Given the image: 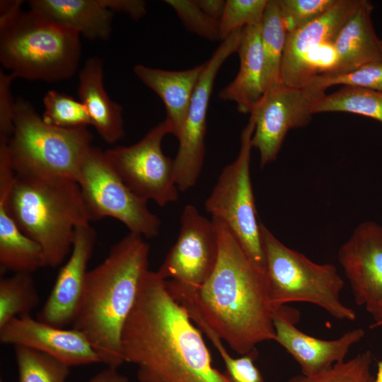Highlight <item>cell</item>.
Returning a JSON list of instances; mask_svg holds the SVG:
<instances>
[{"label":"cell","mask_w":382,"mask_h":382,"mask_svg":"<svg viewBox=\"0 0 382 382\" xmlns=\"http://www.w3.org/2000/svg\"><path fill=\"white\" fill-rule=\"evenodd\" d=\"M219 254L216 266L197 288L166 280L172 296L198 327H206L236 353L245 354L259 343L275 340L273 312L265 272L250 258L230 229L212 218Z\"/></svg>","instance_id":"6da1fadb"},{"label":"cell","mask_w":382,"mask_h":382,"mask_svg":"<svg viewBox=\"0 0 382 382\" xmlns=\"http://www.w3.org/2000/svg\"><path fill=\"white\" fill-rule=\"evenodd\" d=\"M192 322L166 280L148 270L120 339L124 363L137 366L139 382H228Z\"/></svg>","instance_id":"7a4b0ae2"},{"label":"cell","mask_w":382,"mask_h":382,"mask_svg":"<svg viewBox=\"0 0 382 382\" xmlns=\"http://www.w3.org/2000/svg\"><path fill=\"white\" fill-rule=\"evenodd\" d=\"M149 254L143 236L129 232L100 265L88 271L73 328L86 337L108 367L117 369L124 363L121 334L149 270Z\"/></svg>","instance_id":"3957f363"},{"label":"cell","mask_w":382,"mask_h":382,"mask_svg":"<svg viewBox=\"0 0 382 382\" xmlns=\"http://www.w3.org/2000/svg\"><path fill=\"white\" fill-rule=\"evenodd\" d=\"M0 202L20 229L40 246L44 267L62 263L71 253L76 228L90 222L80 187L69 179L2 175Z\"/></svg>","instance_id":"277c9868"},{"label":"cell","mask_w":382,"mask_h":382,"mask_svg":"<svg viewBox=\"0 0 382 382\" xmlns=\"http://www.w3.org/2000/svg\"><path fill=\"white\" fill-rule=\"evenodd\" d=\"M80 33L40 12L21 8L0 16V61L16 77L57 82L76 72Z\"/></svg>","instance_id":"5b68a950"},{"label":"cell","mask_w":382,"mask_h":382,"mask_svg":"<svg viewBox=\"0 0 382 382\" xmlns=\"http://www.w3.org/2000/svg\"><path fill=\"white\" fill-rule=\"evenodd\" d=\"M270 303L275 309L292 302L319 306L338 320L353 321L354 310L340 298L344 280L332 264H318L282 243L260 225Z\"/></svg>","instance_id":"8992f818"},{"label":"cell","mask_w":382,"mask_h":382,"mask_svg":"<svg viewBox=\"0 0 382 382\" xmlns=\"http://www.w3.org/2000/svg\"><path fill=\"white\" fill-rule=\"evenodd\" d=\"M91 141L92 134L86 127L64 129L50 125L25 99L15 102L13 130L8 139L15 173L77 183Z\"/></svg>","instance_id":"52a82bcc"},{"label":"cell","mask_w":382,"mask_h":382,"mask_svg":"<svg viewBox=\"0 0 382 382\" xmlns=\"http://www.w3.org/2000/svg\"><path fill=\"white\" fill-rule=\"evenodd\" d=\"M255 122L250 117L241 134L236 158L221 170L205 210L233 233L252 261L263 272L265 253L250 178V164Z\"/></svg>","instance_id":"ba28073f"},{"label":"cell","mask_w":382,"mask_h":382,"mask_svg":"<svg viewBox=\"0 0 382 382\" xmlns=\"http://www.w3.org/2000/svg\"><path fill=\"white\" fill-rule=\"evenodd\" d=\"M77 183L90 221L109 216L122 222L130 233L146 238L158 234L161 220L123 182L103 151L91 146Z\"/></svg>","instance_id":"9c48e42d"},{"label":"cell","mask_w":382,"mask_h":382,"mask_svg":"<svg viewBox=\"0 0 382 382\" xmlns=\"http://www.w3.org/2000/svg\"><path fill=\"white\" fill-rule=\"evenodd\" d=\"M168 134L170 127L163 120L136 144L104 151L114 170L136 195L161 207L178 199L173 160L162 150L163 139Z\"/></svg>","instance_id":"30bf717a"},{"label":"cell","mask_w":382,"mask_h":382,"mask_svg":"<svg viewBox=\"0 0 382 382\" xmlns=\"http://www.w3.org/2000/svg\"><path fill=\"white\" fill-rule=\"evenodd\" d=\"M242 31L243 29L238 30L222 40L204 63L178 138V149L173 159L175 180L179 191L185 192L192 187L201 173L205 154L207 110L214 81L224 62L238 51Z\"/></svg>","instance_id":"8fae6325"},{"label":"cell","mask_w":382,"mask_h":382,"mask_svg":"<svg viewBox=\"0 0 382 382\" xmlns=\"http://www.w3.org/2000/svg\"><path fill=\"white\" fill-rule=\"evenodd\" d=\"M325 93L307 86L283 84L264 93L250 112L255 122L251 142L259 151L261 168L277 158L290 129L305 127L311 122L313 104Z\"/></svg>","instance_id":"7c38bea8"},{"label":"cell","mask_w":382,"mask_h":382,"mask_svg":"<svg viewBox=\"0 0 382 382\" xmlns=\"http://www.w3.org/2000/svg\"><path fill=\"white\" fill-rule=\"evenodd\" d=\"M218 254L214 223L187 204L181 214L178 238L157 272L166 280L197 288L212 274Z\"/></svg>","instance_id":"4fadbf2b"},{"label":"cell","mask_w":382,"mask_h":382,"mask_svg":"<svg viewBox=\"0 0 382 382\" xmlns=\"http://www.w3.org/2000/svg\"><path fill=\"white\" fill-rule=\"evenodd\" d=\"M338 261L347 279L355 303L373 317L371 328L382 324V226L360 224L341 245Z\"/></svg>","instance_id":"5bb4252c"},{"label":"cell","mask_w":382,"mask_h":382,"mask_svg":"<svg viewBox=\"0 0 382 382\" xmlns=\"http://www.w3.org/2000/svg\"><path fill=\"white\" fill-rule=\"evenodd\" d=\"M299 312L282 306L273 312L275 342L296 361L302 375L323 373L345 360L350 348L364 336V330L355 328L335 340H326L309 335L296 327Z\"/></svg>","instance_id":"9a60e30c"},{"label":"cell","mask_w":382,"mask_h":382,"mask_svg":"<svg viewBox=\"0 0 382 382\" xmlns=\"http://www.w3.org/2000/svg\"><path fill=\"white\" fill-rule=\"evenodd\" d=\"M0 341L42 352L69 366L101 363L82 332L56 327L30 316L16 317L0 328Z\"/></svg>","instance_id":"2e32d148"},{"label":"cell","mask_w":382,"mask_h":382,"mask_svg":"<svg viewBox=\"0 0 382 382\" xmlns=\"http://www.w3.org/2000/svg\"><path fill=\"white\" fill-rule=\"evenodd\" d=\"M96 238V231L90 224L76 228L70 256L60 269L52 289L37 314L38 320L59 328L73 323Z\"/></svg>","instance_id":"e0dca14e"},{"label":"cell","mask_w":382,"mask_h":382,"mask_svg":"<svg viewBox=\"0 0 382 382\" xmlns=\"http://www.w3.org/2000/svg\"><path fill=\"white\" fill-rule=\"evenodd\" d=\"M361 1L338 0L323 16L286 33L280 72L282 84L295 88L307 86L306 61L309 52L320 44L333 42Z\"/></svg>","instance_id":"ac0fdd59"},{"label":"cell","mask_w":382,"mask_h":382,"mask_svg":"<svg viewBox=\"0 0 382 382\" xmlns=\"http://www.w3.org/2000/svg\"><path fill=\"white\" fill-rule=\"evenodd\" d=\"M204 63L192 69L168 71L142 64L134 66L136 76L156 93L163 101L171 134L180 136L188 112L195 87L204 70Z\"/></svg>","instance_id":"d6986e66"},{"label":"cell","mask_w":382,"mask_h":382,"mask_svg":"<svg viewBox=\"0 0 382 382\" xmlns=\"http://www.w3.org/2000/svg\"><path fill=\"white\" fill-rule=\"evenodd\" d=\"M239 70L234 79L221 90L220 99L237 104L238 112L250 113L265 93V62L261 23L243 29L238 48Z\"/></svg>","instance_id":"ffe728a7"},{"label":"cell","mask_w":382,"mask_h":382,"mask_svg":"<svg viewBox=\"0 0 382 382\" xmlns=\"http://www.w3.org/2000/svg\"><path fill=\"white\" fill-rule=\"evenodd\" d=\"M373 6L362 0L333 41L337 62L332 74L350 71L365 64L382 62V40L374 29Z\"/></svg>","instance_id":"44dd1931"},{"label":"cell","mask_w":382,"mask_h":382,"mask_svg":"<svg viewBox=\"0 0 382 382\" xmlns=\"http://www.w3.org/2000/svg\"><path fill=\"white\" fill-rule=\"evenodd\" d=\"M103 64L98 58L86 60L79 74L78 96L87 108L91 125L108 144L125 134L122 106L109 98L103 82Z\"/></svg>","instance_id":"7402d4cb"},{"label":"cell","mask_w":382,"mask_h":382,"mask_svg":"<svg viewBox=\"0 0 382 382\" xmlns=\"http://www.w3.org/2000/svg\"><path fill=\"white\" fill-rule=\"evenodd\" d=\"M30 8L91 40L110 36L113 12L101 0H32Z\"/></svg>","instance_id":"603a6c76"},{"label":"cell","mask_w":382,"mask_h":382,"mask_svg":"<svg viewBox=\"0 0 382 382\" xmlns=\"http://www.w3.org/2000/svg\"><path fill=\"white\" fill-rule=\"evenodd\" d=\"M0 267L1 271L30 274L44 267L40 246L20 229L1 202Z\"/></svg>","instance_id":"cb8c5ba5"},{"label":"cell","mask_w":382,"mask_h":382,"mask_svg":"<svg viewBox=\"0 0 382 382\" xmlns=\"http://www.w3.org/2000/svg\"><path fill=\"white\" fill-rule=\"evenodd\" d=\"M286 37V30L278 0H268L261 22L265 93L282 84L280 72Z\"/></svg>","instance_id":"d4e9b609"},{"label":"cell","mask_w":382,"mask_h":382,"mask_svg":"<svg viewBox=\"0 0 382 382\" xmlns=\"http://www.w3.org/2000/svg\"><path fill=\"white\" fill-rule=\"evenodd\" d=\"M344 112L371 117L382 123V93L344 86L330 94H323L314 103L313 114Z\"/></svg>","instance_id":"484cf974"},{"label":"cell","mask_w":382,"mask_h":382,"mask_svg":"<svg viewBox=\"0 0 382 382\" xmlns=\"http://www.w3.org/2000/svg\"><path fill=\"white\" fill-rule=\"evenodd\" d=\"M40 303L30 273H14L0 280V328L16 317L30 316Z\"/></svg>","instance_id":"4316f807"},{"label":"cell","mask_w":382,"mask_h":382,"mask_svg":"<svg viewBox=\"0 0 382 382\" xmlns=\"http://www.w3.org/2000/svg\"><path fill=\"white\" fill-rule=\"evenodd\" d=\"M18 382H66L69 367L42 352L14 346Z\"/></svg>","instance_id":"83f0119b"},{"label":"cell","mask_w":382,"mask_h":382,"mask_svg":"<svg viewBox=\"0 0 382 382\" xmlns=\"http://www.w3.org/2000/svg\"><path fill=\"white\" fill-rule=\"evenodd\" d=\"M43 103L45 111L41 117L47 124L64 129L91 125L85 105L66 93L49 91L43 98Z\"/></svg>","instance_id":"f1b7e54d"},{"label":"cell","mask_w":382,"mask_h":382,"mask_svg":"<svg viewBox=\"0 0 382 382\" xmlns=\"http://www.w3.org/2000/svg\"><path fill=\"white\" fill-rule=\"evenodd\" d=\"M372 361V354L367 350L323 373L311 376L301 374L291 378L289 382H376L371 369Z\"/></svg>","instance_id":"f546056e"},{"label":"cell","mask_w":382,"mask_h":382,"mask_svg":"<svg viewBox=\"0 0 382 382\" xmlns=\"http://www.w3.org/2000/svg\"><path fill=\"white\" fill-rule=\"evenodd\" d=\"M359 87L382 93V62H372L350 71L324 74L313 78L307 87L320 92L332 86Z\"/></svg>","instance_id":"4dcf8cb0"},{"label":"cell","mask_w":382,"mask_h":382,"mask_svg":"<svg viewBox=\"0 0 382 382\" xmlns=\"http://www.w3.org/2000/svg\"><path fill=\"white\" fill-rule=\"evenodd\" d=\"M267 2L268 0H226L219 20L221 40L246 26L260 24Z\"/></svg>","instance_id":"1f68e13d"},{"label":"cell","mask_w":382,"mask_h":382,"mask_svg":"<svg viewBox=\"0 0 382 382\" xmlns=\"http://www.w3.org/2000/svg\"><path fill=\"white\" fill-rule=\"evenodd\" d=\"M165 2L173 8L189 31L210 41L221 40L219 21L207 15L195 0H166Z\"/></svg>","instance_id":"d6a6232c"},{"label":"cell","mask_w":382,"mask_h":382,"mask_svg":"<svg viewBox=\"0 0 382 382\" xmlns=\"http://www.w3.org/2000/svg\"><path fill=\"white\" fill-rule=\"evenodd\" d=\"M338 0H278L286 33L320 18Z\"/></svg>","instance_id":"836d02e7"},{"label":"cell","mask_w":382,"mask_h":382,"mask_svg":"<svg viewBox=\"0 0 382 382\" xmlns=\"http://www.w3.org/2000/svg\"><path fill=\"white\" fill-rule=\"evenodd\" d=\"M219 352L226 367L224 373L228 382H263V378L255 364L258 353L255 349L235 358L231 357L222 340L211 331L205 332Z\"/></svg>","instance_id":"e575fe53"},{"label":"cell","mask_w":382,"mask_h":382,"mask_svg":"<svg viewBox=\"0 0 382 382\" xmlns=\"http://www.w3.org/2000/svg\"><path fill=\"white\" fill-rule=\"evenodd\" d=\"M17 78L13 73L0 71V137L8 138L13 130L15 102L11 92L12 81Z\"/></svg>","instance_id":"d590c367"},{"label":"cell","mask_w":382,"mask_h":382,"mask_svg":"<svg viewBox=\"0 0 382 382\" xmlns=\"http://www.w3.org/2000/svg\"><path fill=\"white\" fill-rule=\"evenodd\" d=\"M111 11L123 12L134 20H139L146 13V3L142 0H101Z\"/></svg>","instance_id":"8d00e7d4"},{"label":"cell","mask_w":382,"mask_h":382,"mask_svg":"<svg viewBox=\"0 0 382 382\" xmlns=\"http://www.w3.org/2000/svg\"><path fill=\"white\" fill-rule=\"evenodd\" d=\"M197 5L209 16L220 20L224 11L226 1L195 0Z\"/></svg>","instance_id":"74e56055"},{"label":"cell","mask_w":382,"mask_h":382,"mask_svg":"<svg viewBox=\"0 0 382 382\" xmlns=\"http://www.w3.org/2000/svg\"><path fill=\"white\" fill-rule=\"evenodd\" d=\"M88 382H129V379L118 372L117 369L107 367Z\"/></svg>","instance_id":"f35d334b"},{"label":"cell","mask_w":382,"mask_h":382,"mask_svg":"<svg viewBox=\"0 0 382 382\" xmlns=\"http://www.w3.org/2000/svg\"><path fill=\"white\" fill-rule=\"evenodd\" d=\"M375 377L376 382H382V360L377 364V372Z\"/></svg>","instance_id":"ab89813d"},{"label":"cell","mask_w":382,"mask_h":382,"mask_svg":"<svg viewBox=\"0 0 382 382\" xmlns=\"http://www.w3.org/2000/svg\"></svg>","instance_id":"60d3db41"}]
</instances>
